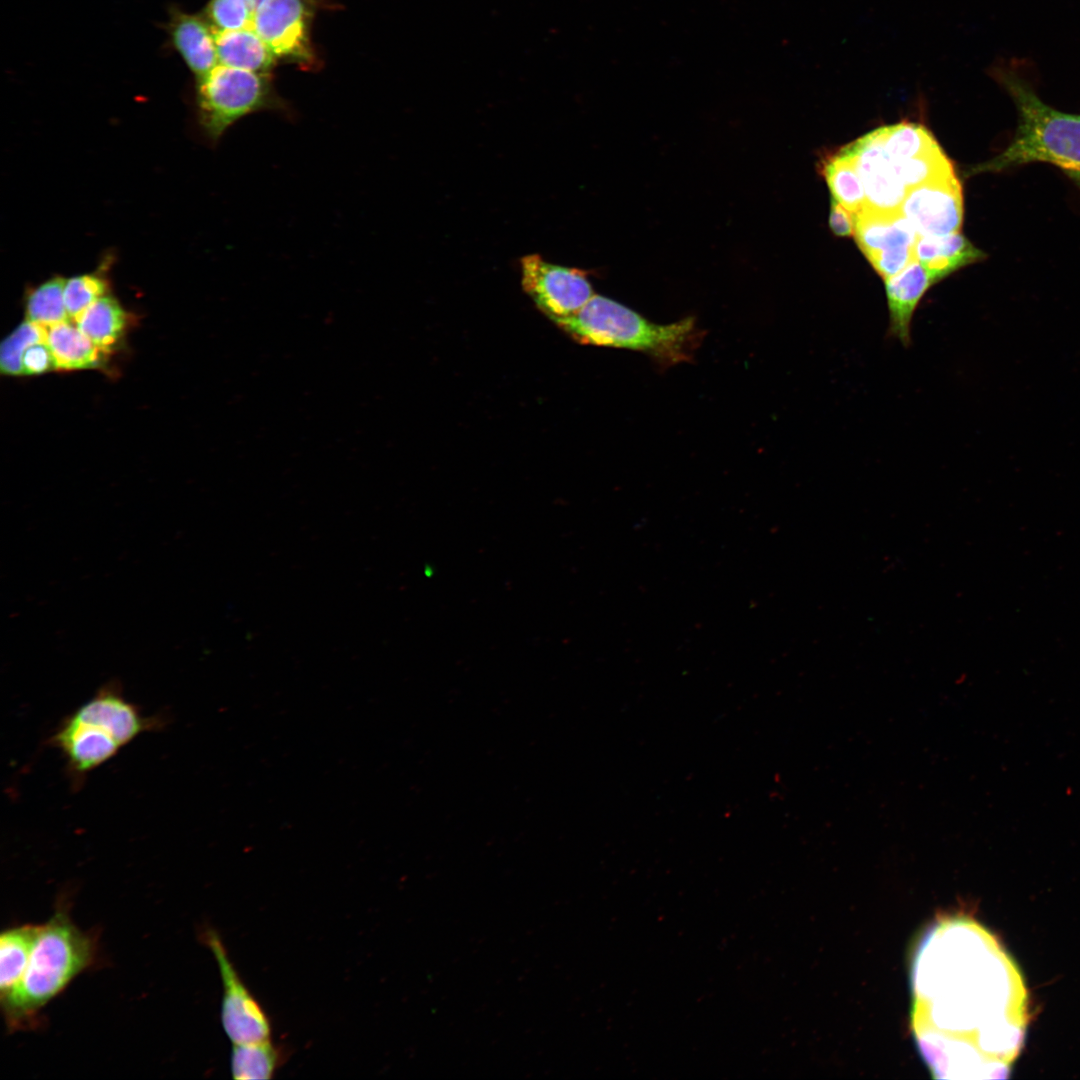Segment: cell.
Returning a JSON list of instances; mask_svg holds the SVG:
<instances>
[{
	"label": "cell",
	"instance_id": "6da1fadb",
	"mask_svg": "<svg viewBox=\"0 0 1080 1080\" xmlns=\"http://www.w3.org/2000/svg\"><path fill=\"white\" fill-rule=\"evenodd\" d=\"M911 1027L935 1078H1006L1029 1020L1022 975L972 918L944 915L919 939L911 966Z\"/></svg>",
	"mask_w": 1080,
	"mask_h": 1080
},
{
	"label": "cell",
	"instance_id": "7a4b0ae2",
	"mask_svg": "<svg viewBox=\"0 0 1080 1080\" xmlns=\"http://www.w3.org/2000/svg\"><path fill=\"white\" fill-rule=\"evenodd\" d=\"M992 76L1015 104L1017 128L1001 153L972 168L970 174L1046 162L1061 169L1080 189V115L1047 105L1028 82L1010 69L995 67Z\"/></svg>",
	"mask_w": 1080,
	"mask_h": 1080
},
{
	"label": "cell",
	"instance_id": "3957f363",
	"mask_svg": "<svg viewBox=\"0 0 1080 1080\" xmlns=\"http://www.w3.org/2000/svg\"><path fill=\"white\" fill-rule=\"evenodd\" d=\"M160 723V718L144 716L124 697L119 683L111 681L61 721L49 744L63 754L72 778L80 782Z\"/></svg>",
	"mask_w": 1080,
	"mask_h": 1080
},
{
	"label": "cell",
	"instance_id": "277c9868",
	"mask_svg": "<svg viewBox=\"0 0 1080 1080\" xmlns=\"http://www.w3.org/2000/svg\"><path fill=\"white\" fill-rule=\"evenodd\" d=\"M553 322L578 343L644 352L665 366L688 361L701 337L692 318L655 324L601 295Z\"/></svg>",
	"mask_w": 1080,
	"mask_h": 1080
},
{
	"label": "cell",
	"instance_id": "5b68a950",
	"mask_svg": "<svg viewBox=\"0 0 1080 1080\" xmlns=\"http://www.w3.org/2000/svg\"><path fill=\"white\" fill-rule=\"evenodd\" d=\"M95 956V943L70 919L56 911L39 929L25 972L12 993L1 1000L10 1027H23L58 995Z\"/></svg>",
	"mask_w": 1080,
	"mask_h": 1080
},
{
	"label": "cell",
	"instance_id": "8992f818",
	"mask_svg": "<svg viewBox=\"0 0 1080 1080\" xmlns=\"http://www.w3.org/2000/svg\"><path fill=\"white\" fill-rule=\"evenodd\" d=\"M197 107L205 135L217 142L240 119L264 110H282L271 73L218 64L197 79Z\"/></svg>",
	"mask_w": 1080,
	"mask_h": 1080
},
{
	"label": "cell",
	"instance_id": "52a82bcc",
	"mask_svg": "<svg viewBox=\"0 0 1080 1080\" xmlns=\"http://www.w3.org/2000/svg\"><path fill=\"white\" fill-rule=\"evenodd\" d=\"M313 15L312 0H263L251 27L276 58L312 68L317 64L311 40Z\"/></svg>",
	"mask_w": 1080,
	"mask_h": 1080
},
{
	"label": "cell",
	"instance_id": "ba28073f",
	"mask_svg": "<svg viewBox=\"0 0 1080 1080\" xmlns=\"http://www.w3.org/2000/svg\"><path fill=\"white\" fill-rule=\"evenodd\" d=\"M520 262L523 290L552 321L576 313L595 295L583 270L550 263L539 254Z\"/></svg>",
	"mask_w": 1080,
	"mask_h": 1080
},
{
	"label": "cell",
	"instance_id": "9c48e42d",
	"mask_svg": "<svg viewBox=\"0 0 1080 1080\" xmlns=\"http://www.w3.org/2000/svg\"><path fill=\"white\" fill-rule=\"evenodd\" d=\"M204 938L219 967L223 986L221 1022L226 1035L233 1044L269 1039V1017L240 978L219 935L209 929Z\"/></svg>",
	"mask_w": 1080,
	"mask_h": 1080
},
{
	"label": "cell",
	"instance_id": "30bf717a",
	"mask_svg": "<svg viewBox=\"0 0 1080 1080\" xmlns=\"http://www.w3.org/2000/svg\"><path fill=\"white\" fill-rule=\"evenodd\" d=\"M840 151L851 160L862 182L866 207L879 212H899L908 189L895 172L893 159L884 147L882 127Z\"/></svg>",
	"mask_w": 1080,
	"mask_h": 1080
},
{
	"label": "cell",
	"instance_id": "8fae6325",
	"mask_svg": "<svg viewBox=\"0 0 1080 1080\" xmlns=\"http://www.w3.org/2000/svg\"><path fill=\"white\" fill-rule=\"evenodd\" d=\"M900 212L918 235L958 232L963 220V197L954 172L908 189Z\"/></svg>",
	"mask_w": 1080,
	"mask_h": 1080
},
{
	"label": "cell",
	"instance_id": "7c38bea8",
	"mask_svg": "<svg viewBox=\"0 0 1080 1080\" xmlns=\"http://www.w3.org/2000/svg\"><path fill=\"white\" fill-rule=\"evenodd\" d=\"M935 283L930 273L916 259L885 280L889 332L902 344H910L911 322L915 310L926 291Z\"/></svg>",
	"mask_w": 1080,
	"mask_h": 1080
},
{
	"label": "cell",
	"instance_id": "4fadbf2b",
	"mask_svg": "<svg viewBox=\"0 0 1080 1080\" xmlns=\"http://www.w3.org/2000/svg\"><path fill=\"white\" fill-rule=\"evenodd\" d=\"M854 235L866 258L896 247H914L918 237L900 211L879 212L866 206L854 213Z\"/></svg>",
	"mask_w": 1080,
	"mask_h": 1080
},
{
	"label": "cell",
	"instance_id": "5bb4252c",
	"mask_svg": "<svg viewBox=\"0 0 1080 1080\" xmlns=\"http://www.w3.org/2000/svg\"><path fill=\"white\" fill-rule=\"evenodd\" d=\"M172 42L197 79L218 64L215 30L207 18L177 12L170 23Z\"/></svg>",
	"mask_w": 1080,
	"mask_h": 1080
},
{
	"label": "cell",
	"instance_id": "9a60e30c",
	"mask_svg": "<svg viewBox=\"0 0 1080 1080\" xmlns=\"http://www.w3.org/2000/svg\"><path fill=\"white\" fill-rule=\"evenodd\" d=\"M914 255L935 282L985 258V254L959 232L944 236L918 235Z\"/></svg>",
	"mask_w": 1080,
	"mask_h": 1080
},
{
	"label": "cell",
	"instance_id": "2e32d148",
	"mask_svg": "<svg viewBox=\"0 0 1080 1080\" xmlns=\"http://www.w3.org/2000/svg\"><path fill=\"white\" fill-rule=\"evenodd\" d=\"M214 30L219 64L258 73H270L275 66L276 56L251 26Z\"/></svg>",
	"mask_w": 1080,
	"mask_h": 1080
},
{
	"label": "cell",
	"instance_id": "e0dca14e",
	"mask_svg": "<svg viewBox=\"0 0 1080 1080\" xmlns=\"http://www.w3.org/2000/svg\"><path fill=\"white\" fill-rule=\"evenodd\" d=\"M46 342L52 352L55 369L95 368L105 354L71 320L48 327Z\"/></svg>",
	"mask_w": 1080,
	"mask_h": 1080
},
{
	"label": "cell",
	"instance_id": "ac0fdd59",
	"mask_svg": "<svg viewBox=\"0 0 1080 1080\" xmlns=\"http://www.w3.org/2000/svg\"><path fill=\"white\" fill-rule=\"evenodd\" d=\"M127 319L120 303L114 297L104 295L91 304L75 323L98 349L107 353L122 337Z\"/></svg>",
	"mask_w": 1080,
	"mask_h": 1080
},
{
	"label": "cell",
	"instance_id": "d6986e66",
	"mask_svg": "<svg viewBox=\"0 0 1080 1080\" xmlns=\"http://www.w3.org/2000/svg\"><path fill=\"white\" fill-rule=\"evenodd\" d=\"M39 925H23L0 935V996H9L27 967Z\"/></svg>",
	"mask_w": 1080,
	"mask_h": 1080
},
{
	"label": "cell",
	"instance_id": "ffe728a7",
	"mask_svg": "<svg viewBox=\"0 0 1080 1080\" xmlns=\"http://www.w3.org/2000/svg\"><path fill=\"white\" fill-rule=\"evenodd\" d=\"M282 1058L279 1047L269 1039L233 1044L231 1071L237 1080L270 1079Z\"/></svg>",
	"mask_w": 1080,
	"mask_h": 1080
},
{
	"label": "cell",
	"instance_id": "44dd1931",
	"mask_svg": "<svg viewBox=\"0 0 1080 1080\" xmlns=\"http://www.w3.org/2000/svg\"><path fill=\"white\" fill-rule=\"evenodd\" d=\"M822 174L830 188L832 198L852 213L866 206V196L862 182L851 160L839 151L824 160Z\"/></svg>",
	"mask_w": 1080,
	"mask_h": 1080
},
{
	"label": "cell",
	"instance_id": "7402d4cb",
	"mask_svg": "<svg viewBox=\"0 0 1080 1080\" xmlns=\"http://www.w3.org/2000/svg\"><path fill=\"white\" fill-rule=\"evenodd\" d=\"M65 281L54 276L32 289L26 298V320L46 328L71 320L64 301Z\"/></svg>",
	"mask_w": 1080,
	"mask_h": 1080
},
{
	"label": "cell",
	"instance_id": "603a6c76",
	"mask_svg": "<svg viewBox=\"0 0 1080 1080\" xmlns=\"http://www.w3.org/2000/svg\"><path fill=\"white\" fill-rule=\"evenodd\" d=\"M883 144L893 160H906L939 146L932 134L922 125L900 122L882 127Z\"/></svg>",
	"mask_w": 1080,
	"mask_h": 1080
},
{
	"label": "cell",
	"instance_id": "cb8c5ba5",
	"mask_svg": "<svg viewBox=\"0 0 1080 1080\" xmlns=\"http://www.w3.org/2000/svg\"><path fill=\"white\" fill-rule=\"evenodd\" d=\"M893 167L907 189L954 172L939 146L913 158L893 160Z\"/></svg>",
	"mask_w": 1080,
	"mask_h": 1080
},
{
	"label": "cell",
	"instance_id": "d4e9b609",
	"mask_svg": "<svg viewBox=\"0 0 1080 1080\" xmlns=\"http://www.w3.org/2000/svg\"><path fill=\"white\" fill-rule=\"evenodd\" d=\"M47 339V328L28 320L22 322L1 343L0 370L3 374L23 375L22 357L26 349Z\"/></svg>",
	"mask_w": 1080,
	"mask_h": 1080
},
{
	"label": "cell",
	"instance_id": "484cf974",
	"mask_svg": "<svg viewBox=\"0 0 1080 1080\" xmlns=\"http://www.w3.org/2000/svg\"><path fill=\"white\" fill-rule=\"evenodd\" d=\"M107 281L96 273H87L66 279L64 301L70 318H77L96 300L106 295Z\"/></svg>",
	"mask_w": 1080,
	"mask_h": 1080
},
{
	"label": "cell",
	"instance_id": "4316f807",
	"mask_svg": "<svg viewBox=\"0 0 1080 1080\" xmlns=\"http://www.w3.org/2000/svg\"><path fill=\"white\" fill-rule=\"evenodd\" d=\"M254 10L246 0H210L206 18L216 30L250 27Z\"/></svg>",
	"mask_w": 1080,
	"mask_h": 1080
},
{
	"label": "cell",
	"instance_id": "83f0119b",
	"mask_svg": "<svg viewBox=\"0 0 1080 1080\" xmlns=\"http://www.w3.org/2000/svg\"><path fill=\"white\" fill-rule=\"evenodd\" d=\"M867 259L878 275L885 281L902 271L915 259L914 247L901 246L883 250Z\"/></svg>",
	"mask_w": 1080,
	"mask_h": 1080
},
{
	"label": "cell",
	"instance_id": "f1b7e54d",
	"mask_svg": "<svg viewBox=\"0 0 1080 1080\" xmlns=\"http://www.w3.org/2000/svg\"><path fill=\"white\" fill-rule=\"evenodd\" d=\"M54 368L52 352L46 341L30 345L22 357L23 375H39Z\"/></svg>",
	"mask_w": 1080,
	"mask_h": 1080
},
{
	"label": "cell",
	"instance_id": "f546056e",
	"mask_svg": "<svg viewBox=\"0 0 1080 1080\" xmlns=\"http://www.w3.org/2000/svg\"><path fill=\"white\" fill-rule=\"evenodd\" d=\"M829 226L837 236L847 237L854 234V213L834 198L831 199Z\"/></svg>",
	"mask_w": 1080,
	"mask_h": 1080
},
{
	"label": "cell",
	"instance_id": "4dcf8cb0",
	"mask_svg": "<svg viewBox=\"0 0 1080 1080\" xmlns=\"http://www.w3.org/2000/svg\"><path fill=\"white\" fill-rule=\"evenodd\" d=\"M246 1H247V2H248V4H249V5L251 6V8H252V9H253V10L255 11V9L257 8V6H258V5H259V4H260V3H261V2L263 1V0H246Z\"/></svg>",
	"mask_w": 1080,
	"mask_h": 1080
}]
</instances>
